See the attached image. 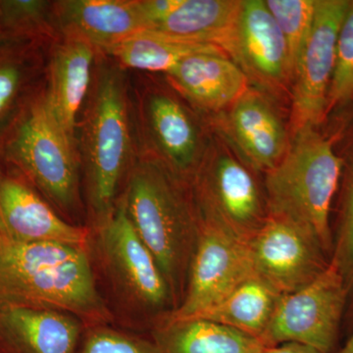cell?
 Returning <instances> with one entry per match:
<instances>
[{
  "label": "cell",
  "mask_w": 353,
  "mask_h": 353,
  "mask_svg": "<svg viewBox=\"0 0 353 353\" xmlns=\"http://www.w3.org/2000/svg\"><path fill=\"white\" fill-rule=\"evenodd\" d=\"M11 307L63 311L88 327L109 318L87 246L0 239V309Z\"/></svg>",
  "instance_id": "6da1fadb"
},
{
  "label": "cell",
  "mask_w": 353,
  "mask_h": 353,
  "mask_svg": "<svg viewBox=\"0 0 353 353\" xmlns=\"http://www.w3.org/2000/svg\"><path fill=\"white\" fill-rule=\"evenodd\" d=\"M178 176L164 164L141 162L130 176L122 201L132 227L170 285L176 307L185 292L201 231L194 201Z\"/></svg>",
  "instance_id": "7a4b0ae2"
},
{
  "label": "cell",
  "mask_w": 353,
  "mask_h": 353,
  "mask_svg": "<svg viewBox=\"0 0 353 353\" xmlns=\"http://www.w3.org/2000/svg\"><path fill=\"white\" fill-rule=\"evenodd\" d=\"M343 168L333 139L308 127L294 132L281 161L265 174L269 216L303 228L317 239L330 259L334 248L330 216Z\"/></svg>",
  "instance_id": "3957f363"
},
{
  "label": "cell",
  "mask_w": 353,
  "mask_h": 353,
  "mask_svg": "<svg viewBox=\"0 0 353 353\" xmlns=\"http://www.w3.org/2000/svg\"><path fill=\"white\" fill-rule=\"evenodd\" d=\"M126 88L114 69L99 72L82 130V154L88 202L99 221L115 210V199L131 155Z\"/></svg>",
  "instance_id": "277c9868"
},
{
  "label": "cell",
  "mask_w": 353,
  "mask_h": 353,
  "mask_svg": "<svg viewBox=\"0 0 353 353\" xmlns=\"http://www.w3.org/2000/svg\"><path fill=\"white\" fill-rule=\"evenodd\" d=\"M75 139L50 110L46 97L34 99L3 139L4 154L51 202L75 208L79 192V161Z\"/></svg>",
  "instance_id": "5b68a950"
},
{
  "label": "cell",
  "mask_w": 353,
  "mask_h": 353,
  "mask_svg": "<svg viewBox=\"0 0 353 353\" xmlns=\"http://www.w3.org/2000/svg\"><path fill=\"white\" fill-rule=\"evenodd\" d=\"M192 201L201 224L243 243L269 217L264 192L252 170L220 148L202 160L194 172Z\"/></svg>",
  "instance_id": "8992f818"
},
{
  "label": "cell",
  "mask_w": 353,
  "mask_h": 353,
  "mask_svg": "<svg viewBox=\"0 0 353 353\" xmlns=\"http://www.w3.org/2000/svg\"><path fill=\"white\" fill-rule=\"evenodd\" d=\"M347 303L345 280L330 262L328 268L310 284L282 294L260 341L266 347L299 343L331 353Z\"/></svg>",
  "instance_id": "52a82bcc"
},
{
  "label": "cell",
  "mask_w": 353,
  "mask_h": 353,
  "mask_svg": "<svg viewBox=\"0 0 353 353\" xmlns=\"http://www.w3.org/2000/svg\"><path fill=\"white\" fill-rule=\"evenodd\" d=\"M99 248L114 285L134 307L154 315L175 310L170 285L132 227L122 202L99 223Z\"/></svg>",
  "instance_id": "ba28073f"
},
{
  "label": "cell",
  "mask_w": 353,
  "mask_h": 353,
  "mask_svg": "<svg viewBox=\"0 0 353 353\" xmlns=\"http://www.w3.org/2000/svg\"><path fill=\"white\" fill-rule=\"evenodd\" d=\"M348 0H316L312 31L299 58L292 90V132L317 128L327 116L336 43Z\"/></svg>",
  "instance_id": "9c48e42d"
},
{
  "label": "cell",
  "mask_w": 353,
  "mask_h": 353,
  "mask_svg": "<svg viewBox=\"0 0 353 353\" xmlns=\"http://www.w3.org/2000/svg\"><path fill=\"white\" fill-rule=\"evenodd\" d=\"M245 245L255 275L282 294L310 284L331 262L314 236L272 216Z\"/></svg>",
  "instance_id": "30bf717a"
},
{
  "label": "cell",
  "mask_w": 353,
  "mask_h": 353,
  "mask_svg": "<svg viewBox=\"0 0 353 353\" xmlns=\"http://www.w3.org/2000/svg\"><path fill=\"white\" fill-rule=\"evenodd\" d=\"M254 275L245 243L201 224L182 301L167 319H194Z\"/></svg>",
  "instance_id": "8fae6325"
},
{
  "label": "cell",
  "mask_w": 353,
  "mask_h": 353,
  "mask_svg": "<svg viewBox=\"0 0 353 353\" xmlns=\"http://www.w3.org/2000/svg\"><path fill=\"white\" fill-rule=\"evenodd\" d=\"M241 0H138L145 31L210 43L233 57Z\"/></svg>",
  "instance_id": "7c38bea8"
},
{
  "label": "cell",
  "mask_w": 353,
  "mask_h": 353,
  "mask_svg": "<svg viewBox=\"0 0 353 353\" xmlns=\"http://www.w3.org/2000/svg\"><path fill=\"white\" fill-rule=\"evenodd\" d=\"M0 239L87 246L88 231L62 219L24 179L0 180Z\"/></svg>",
  "instance_id": "4fadbf2b"
},
{
  "label": "cell",
  "mask_w": 353,
  "mask_h": 353,
  "mask_svg": "<svg viewBox=\"0 0 353 353\" xmlns=\"http://www.w3.org/2000/svg\"><path fill=\"white\" fill-rule=\"evenodd\" d=\"M233 60L260 85L282 88L290 79L282 32L264 0H243L236 25Z\"/></svg>",
  "instance_id": "5bb4252c"
},
{
  "label": "cell",
  "mask_w": 353,
  "mask_h": 353,
  "mask_svg": "<svg viewBox=\"0 0 353 353\" xmlns=\"http://www.w3.org/2000/svg\"><path fill=\"white\" fill-rule=\"evenodd\" d=\"M226 129L246 166L254 171H270L289 146L275 108L264 95L250 88L231 106Z\"/></svg>",
  "instance_id": "9a60e30c"
},
{
  "label": "cell",
  "mask_w": 353,
  "mask_h": 353,
  "mask_svg": "<svg viewBox=\"0 0 353 353\" xmlns=\"http://www.w3.org/2000/svg\"><path fill=\"white\" fill-rule=\"evenodd\" d=\"M85 324L51 309H0V353H77Z\"/></svg>",
  "instance_id": "2e32d148"
},
{
  "label": "cell",
  "mask_w": 353,
  "mask_h": 353,
  "mask_svg": "<svg viewBox=\"0 0 353 353\" xmlns=\"http://www.w3.org/2000/svg\"><path fill=\"white\" fill-rule=\"evenodd\" d=\"M67 38L82 39L108 51L143 32V17L134 0H68L53 6Z\"/></svg>",
  "instance_id": "e0dca14e"
},
{
  "label": "cell",
  "mask_w": 353,
  "mask_h": 353,
  "mask_svg": "<svg viewBox=\"0 0 353 353\" xmlns=\"http://www.w3.org/2000/svg\"><path fill=\"white\" fill-rule=\"evenodd\" d=\"M173 85L197 108L217 111L248 92L250 79L224 52H201L183 59L167 73Z\"/></svg>",
  "instance_id": "ac0fdd59"
},
{
  "label": "cell",
  "mask_w": 353,
  "mask_h": 353,
  "mask_svg": "<svg viewBox=\"0 0 353 353\" xmlns=\"http://www.w3.org/2000/svg\"><path fill=\"white\" fill-rule=\"evenodd\" d=\"M145 116L165 166L179 176L194 173L201 158V139L194 120L182 104L170 95L152 94L146 99Z\"/></svg>",
  "instance_id": "d6986e66"
},
{
  "label": "cell",
  "mask_w": 353,
  "mask_h": 353,
  "mask_svg": "<svg viewBox=\"0 0 353 353\" xmlns=\"http://www.w3.org/2000/svg\"><path fill=\"white\" fill-rule=\"evenodd\" d=\"M94 48L82 39L67 38L53 52L46 101L58 122L75 139L77 117L88 92Z\"/></svg>",
  "instance_id": "ffe728a7"
},
{
  "label": "cell",
  "mask_w": 353,
  "mask_h": 353,
  "mask_svg": "<svg viewBox=\"0 0 353 353\" xmlns=\"http://www.w3.org/2000/svg\"><path fill=\"white\" fill-rule=\"evenodd\" d=\"M152 340L161 353H263L266 347L255 336L204 319L164 318Z\"/></svg>",
  "instance_id": "44dd1931"
},
{
  "label": "cell",
  "mask_w": 353,
  "mask_h": 353,
  "mask_svg": "<svg viewBox=\"0 0 353 353\" xmlns=\"http://www.w3.org/2000/svg\"><path fill=\"white\" fill-rule=\"evenodd\" d=\"M281 296L275 288L254 274L194 319L219 323L260 340Z\"/></svg>",
  "instance_id": "7402d4cb"
},
{
  "label": "cell",
  "mask_w": 353,
  "mask_h": 353,
  "mask_svg": "<svg viewBox=\"0 0 353 353\" xmlns=\"http://www.w3.org/2000/svg\"><path fill=\"white\" fill-rule=\"evenodd\" d=\"M36 70L31 39L0 31V134L10 131V120L17 121L31 103L26 102Z\"/></svg>",
  "instance_id": "603a6c76"
},
{
  "label": "cell",
  "mask_w": 353,
  "mask_h": 353,
  "mask_svg": "<svg viewBox=\"0 0 353 353\" xmlns=\"http://www.w3.org/2000/svg\"><path fill=\"white\" fill-rule=\"evenodd\" d=\"M108 52L123 66L166 74L190 55L201 52L226 53L213 44L182 41L148 31L134 34Z\"/></svg>",
  "instance_id": "cb8c5ba5"
},
{
  "label": "cell",
  "mask_w": 353,
  "mask_h": 353,
  "mask_svg": "<svg viewBox=\"0 0 353 353\" xmlns=\"http://www.w3.org/2000/svg\"><path fill=\"white\" fill-rule=\"evenodd\" d=\"M264 1L284 37L289 57L290 79H294L299 58L312 31L316 0Z\"/></svg>",
  "instance_id": "d4e9b609"
},
{
  "label": "cell",
  "mask_w": 353,
  "mask_h": 353,
  "mask_svg": "<svg viewBox=\"0 0 353 353\" xmlns=\"http://www.w3.org/2000/svg\"><path fill=\"white\" fill-rule=\"evenodd\" d=\"M353 101V1L341 24L336 43V63L330 85L327 115Z\"/></svg>",
  "instance_id": "484cf974"
},
{
  "label": "cell",
  "mask_w": 353,
  "mask_h": 353,
  "mask_svg": "<svg viewBox=\"0 0 353 353\" xmlns=\"http://www.w3.org/2000/svg\"><path fill=\"white\" fill-rule=\"evenodd\" d=\"M332 261L338 267L345 282L353 287V148L343 182Z\"/></svg>",
  "instance_id": "4316f807"
},
{
  "label": "cell",
  "mask_w": 353,
  "mask_h": 353,
  "mask_svg": "<svg viewBox=\"0 0 353 353\" xmlns=\"http://www.w3.org/2000/svg\"><path fill=\"white\" fill-rule=\"evenodd\" d=\"M77 353H161L155 341L138 334L110 328L108 325L88 327Z\"/></svg>",
  "instance_id": "83f0119b"
},
{
  "label": "cell",
  "mask_w": 353,
  "mask_h": 353,
  "mask_svg": "<svg viewBox=\"0 0 353 353\" xmlns=\"http://www.w3.org/2000/svg\"><path fill=\"white\" fill-rule=\"evenodd\" d=\"M50 7V2L41 0H2L0 31L31 39L43 26Z\"/></svg>",
  "instance_id": "f1b7e54d"
},
{
  "label": "cell",
  "mask_w": 353,
  "mask_h": 353,
  "mask_svg": "<svg viewBox=\"0 0 353 353\" xmlns=\"http://www.w3.org/2000/svg\"><path fill=\"white\" fill-rule=\"evenodd\" d=\"M263 353H322L314 348L299 345V343H284L276 347H265Z\"/></svg>",
  "instance_id": "f546056e"
},
{
  "label": "cell",
  "mask_w": 353,
  "mask_h": 353,
  "mask_svg": "<svg viewBox=\"0 0 353 353\" xmlns=\"http://www.w3.org/2000/svg\"><path fill=\"white\" fill-rule=\"evenodd\" d=\"M338 353H353V333L345 343V345L339 350Z\"/></svg>",
  "instance_id": "4dcf8cb0"
},
{
  "label": "cell",
  "mask_w": 353,
  "mask_h": 353,
  "mask_svg": "<svg viewBox=\"0 0 353 353\" xmlns=\"http://www.w3.org/2000/svg\"><path fill=\"white\" fill-rule=\"evenodd\" d=\"M0 180H1V178H0Z\"/></svg>",
  "instance_id": "1f68e13d"
}]
</instances>
